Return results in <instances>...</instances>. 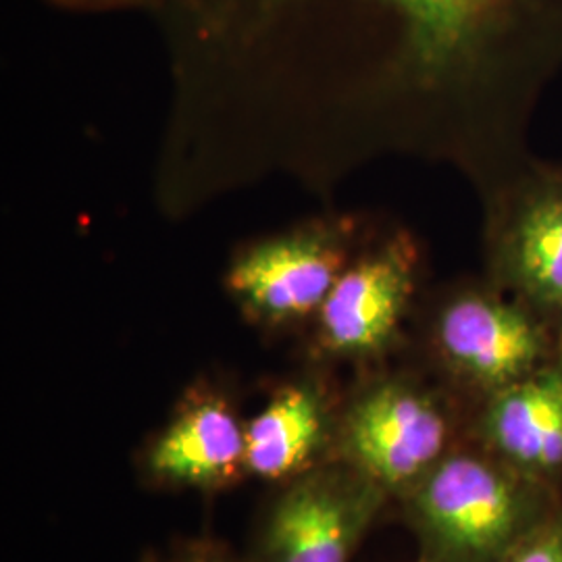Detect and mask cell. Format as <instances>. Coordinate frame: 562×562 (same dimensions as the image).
Wrapping results in <instances>:
<instances>
[{
  "label": "cell",
  "mask_w": 562,
  "mask_h": 562,
  "mask_svg": "<svg viewBox=\"0 0 562 562\" xmlns=\"http://www.w3.org/2000/svg\"><path fill=\"white\" fill-rule=\"evenodd\" d=\"M436 341L446 364L485 396L550 359L540 323L513 304L482 294H467L443 308Z\"/></svg>",
  "instance_id": "4"
},
{
  "label": "cell",
  "mask_w": 562,
  "mask_h": 562,
  "mask_svg": "<svg viewBox=\"0 0 562 562\" xmlns=\"http://www.w3.org/2000/svg\"><path fill=\"white\" fill-rule=\"evenodd\" d=\"M515 259L527 296L548 311H562V199L542 201L525 215Z\"/></svg>",
  "instance_id": "11"
},
{
  "label": "cell",
  "mask_w": 562,
  "mask_h": 562,
  "mask_svg": "<svg viewBox=\"0 0 562 562\" xmlns=\"http://www.w3.org/2000/svg\"><path fill=\"white\" fill-rule=\"evenodd\" d=\"M473 443L561 492L562 357L485 396Z\"/></svg>",
  "instance_id": "5"
},
{
  "label": "cell",
  "mask_w": 562,
  "mask_h": 562,
  "mask_svg": "<svg viewBox=\"0 0 562 562\" xmlns=\"http://www.w3.org/2000/svg\"><path fill=\"white\" fill-rule=\"evenodd\" d=\"M411 23L415 48L427 65H443L482 36L513 0H394Z\"/></svg>",
  "instance_id": "10"
},
{
  "label": "cell",
  "mask_w": 562,
  "mask_h": 562,
  "mask_svg": "<svg viewBox=\"0 0 562 562\" xmlns=\"http://www.w3.org/2000/svg\"><path fill=\"white\" fill-rule=\"evenodd\" d=\"M392 496L346 462L327 461L281 485L255 562H348Z\"/></svg>",
  "instance_id": "3"
},
{
  "label": "cell",
  "mask_w": 562,
  "mask_h": 562,
  "mask_svg": "<svg viewBox=\"0 0 562 562\" xmlns=\"http://www.w3.org/2000/svg\"><path fill=\"white\" fill-rule=\"evenodd\" d=\"M401 504L423 562H501L562 501L559 490L461 442Z\"/></svg>",
  "instance_id": "1"
},
{
  "label": "cell",
  "mask_w": 562,
  "mask_h": 562,
  "mask_svg": "<svg viewBox=\"0 0 562 562\" xmlns=\"http://www.w3.org/2000/svg\"><path fill=\"white\" fill-rule=\"evenodd\" d=\"M338 271V252L306 236L257 246L234 265L227 283L262 319L290 322L322 308Z\"/></svg>",
  "instance_id": "8"
},
{
  "label": "cell",
  "mask_w": 562,
  "mask_h": 562,
  "mask_svg": "<svg viewBox=\"0 0 562 562\" xmlns=\"http://www.w3.org/2000/svg\"><path fill=\"white\" fill-rule=\"evenodd\" d=\"M501 562H562V504L538 522Z\"/></svg>",
  "instance_id": "12"
},
{
  "label": "cell",
  "mask_w": 562,
  "mask_h": 562,
  "mask_svg": "<svg viewBox=\"0 0 562 562\" xmlns=\"http://www.w3.org/2000/svg\"><path fill=\"white\" fill-rule=\"evenodd\" d=\"M408 294L411 267L394 248L348 269L317 311L323 348L341 357L380 352L396 334Z\"/></svg>",
  "instance_id": "6"
},
{
  "label": "cell",
  "mask_w": 562,
  "mask_h": 562,
  "mask_svg": "<svg viewBox=\"0 0 562 562\" xmlns=\"http://www.w3.org/2000/svg\"><path fill=\"white\" fill-rule=\"evenodd\" d=\"M148 473L167 485L215 490L246 473V425L220 396L188 402L150 443Z\"/></svg>",
  "instance_id": "7"
},
{
  "label": "cell",
  "mask_w": 562,
  "mask_h": 562,
  "mask_svg": "<svg viewBox=\"0 0 562 562\" xmlns=\"http://www.w3.org/2000/svg\"><path fill=\"white\" fill-rule=\"evenodd\" d=\"M173 562H241L240 559L227 554L222 548L211 543H194L186 548Z\"/></svg>",
  "instance_id": "13"
},
{
  "label": "cell",
  "mask_w": 562,
  "mask_h": 562,
  "mask_svg": "<svg viewBox=\"0 0 562 562\" xmlns=\"http://www.w3.org/2000/svg\"><path fill=\"white\" fill-rule=\"evenodd\" d=\"M459 443L440 398L406 380H382L338 417L334 459L401 501Z\"/></svg>",
  "instance_id": "2"
},
{
  "label": "cell",
  "mask_w": 562,
  "mask_h": 562,
  "mask_svg": "<svg viewBox=\"0 0 562 562\" xmlns=\"http://www.w3.org/2000/svg\"><path fill=\"white\" fill-rule=\"evenodd\" d=\"M338 417L311 383L281 387L246 425V475L292 482L334 461Z\"/></svg>",
  "instance_id": "9"
},
{
  "label": "cell",
  "mask_w": 562,
  "mask_h": 562,
  "mask_svg": "<svg viewBox=\"0 0 562 562\" xmlns=\"http://www.w3.org/2000/svg\"><path fill=\"white\" fill-rule=\"evenodd\" d=\"M423 562V561H422Z\"/></svg>",
  "instance_id": "14"
}]
</instances>
